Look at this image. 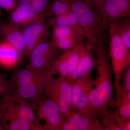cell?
I'll return each mask as SVG.
<instances>
[{
	"mask_svg": "<svg viewBox=\"0 0 130 130\" xmlns=\"http://www.w3.org/2000/svg\"><path fill=\"white\" fill-rule=\"evenodd\" d=\"M96 56V77L89 97L90 111L99 117L109 107L115 106L113 70L109 53L104 44L93 48Z\"/></svg>",
	"mask_w": 130,
	"mask_h": 130,
	"instance_id": "obj_1",
	"label": "cell"
},
{
	"mask_svg": "<svg viewBox=\"0 0 130 130\" xmlns=\"http://www.w3.org/2000/svg\"><path fill=\"white\" fill-rule=\"evenodd\" d=\"M68 1L92 50L96 46L104 44L106 30L101 19L93 9L83 3L76 0Z\"/></svg>",
	"mask_w": 130,
	"mask_h": 130,
	"instance_id": "obj_2",
	"label": "cell"
},
{
	"mask_svg": "<svg viewBox=\"0 0 130 130\" xmlns=\"http://www.w3.org/2000/svg\"><path fill=\"white\" fill-rule=\"evenodd\" d=\"M110 33L109 57L113 70L114 86L115 90L121 85L123 71L130 66V49L123 42L113 23L109 24Z\"/></svg>",
	"mask_w": 130,
	"mask_h": 130,
	"instance_id": "obj_3",
	"label": "cell"
},
{
	"mask_svg": "<svg viewBox=\"0 0 130 130\" xmlns=\"http://www.w3.org/2000/svg\"><path fill=\"white\" fill-rule=\"evenodd\" d=\"M44 94L58 105L64 118L76 111L73 101L72 83L66 78L52 77L45 87Z\"/></svg>",
	"mask_w": 130,
	"mask_h": 130,
	"instance_id": "obj_4",
	"label": "cell"
},
{
	"mask_svg": "<svg viewBox=\"0 0 130 130\" xmlns=\"http://www.w3.org/2000/svg\"><path fill=\"white\" fill-rule=\"evenodd\" d=\"M54 75L48 68L38 69L23 84L16 87L9 95L13 100L30 101L37 105L49 80Z\"/></svg>",
	"mask_w": 130,
	"mask_h": 130,
	"instance_id": "obj_5",
	"label": "cell"
},
{
	"mask_svg": "<svg viewBox=\"0 0 130 130\" xmlns=\"http://www.w3.org/2000/svg\"><path fill=\"white\" fill-rule=\"evenodd\" d=\"M37 121L45 120L43 130H61L64 118L61 116L58 105L45 95H42L37 103Z\"/></svg>",
	"mask_w": 130,
	"mask_h": 130,
	"instance_id": "obj_6",
	"label": "cell"
},
{
	"mask_svg": "<svg viewBox=\"0 0 130 130\" xmlns=\"http://www.w3.org/2000/svg\"><path fill=\"white\" fill-rule=\"evenodd\" d=\"M72 83L73 101L75 110L81 113L90 111L89 97L95 84L92 72Z\"/></svg>",
	"mask_w": 130,
	"mask_h": 130,
	"instance_id": "obj_7",
	"label": "cell"
},
{
	"mask_svg": "<svg viewBox=\"0 0 130 130\" xmlns=\"http://www.w3.org/2000/svg\"><path fill=\"white\" fill-rule=\"evenodd\" d=\"M60 50L53 40L42 43L31 51L26 68L34 70L48 67L59 55Z\"/></svg>",
	"mask_w": 130,
	"mask_h": 130,
	"instance_id": "obj_8",
	"label": "cell"
},
{
	"mask_svg": "<svg viewBox=\"0 0 130 130\" xmlns=\"http://www.w3.org/2000/svg\"><path fill=\"white\" fill-rule=\"evenodd\" d=\"M105 29L109 24L130 16V0H106L96 12Z\"/></svg>",
	"mask_w": 130,
	"mask_h": 130,
	"instance_id": "obj_9",
	"label": "cell"
},
{
	"mask_svg": "<svg viewBox=\"0 0 130 130\" xmlns=\"http://www.w3.org/2000/svg\"><path fill=\"white\" fill-rule=\"evenodd\" d=\"M100 117L91 111L74 112L64 119L61 130H103Z\"/></svg>",
	"mask_w": 130,
	"mask_h": 130,
	"instance_id": "obj_10",
	"label": "cell"
},
{
	"mask_svg": "<svg viewBox=\"0 0 130 130\" xmlns=\"http://www.w3.org/2000/svg\"><path fill=\"white\" fill-rule=\"evenodd\" d=\"M26 43L25 58H29L32 50L50 36V27L46 23L31 24L22 28Z\"/></svg>",
	"mask_w": 130,
	"mask_h": 130,
	"instance_id": "obj_11",
	"label": "cell"
},
{
	"mask_svg": "<svg viewBox=\"0 0 130 130\" xmlns=\"http://www.w3.org/2000/svg\"><path fill=\"white\" fill-rule=\"evenodd\" d=\"M0 38L11 44L25 58L26 43L22 29L10 21L0 22Z\"/></svg>",
	"mask_w": 130,
	"mask_h": 130,
	"instance_id": "obj_12",
	"label": "cell"
},
{
	"mask_svg": "<svg viewBox=\"0 0 130 130\" xmlns=\"http://www.w3.org/2000/svg\"><path fill=\"white\" fill-rule=\"evenodd\" d=\"M92 50L88 44H81L79 52V58L78 63L74 72L67 79L71 83L91 72L95 66L96 58L93 56Z\"/></svg>",
	"mask_w": 130,
	"mask_h": 130,
	"instance_id": "obj_13",
	"label": "cell"
},
{
	"mask_svg": "<svg viewBox=\"0 0 130 130\" xmlns=\"http://www.w3.org/2000/svg\"><path fill=\"white\" fill-rule=\"evenodd\" d=\"M77 66L76 61L70 50L59 55L48 68L54 75L56 74L68 78L74 72Z\"/></svg>",
	"mask_w": 130,
	"mask_h": 130,
	"instance_id": "obj_14",
	"label": "cell"
},
{
	"mask_svg": "<svg viewBox=\"0 0 130 130\" xmlns=\"http://www.w3.org/2000/svg\"><path fill=\"white\" fill-rule=\"evenodd\" d=\"M23 59V55L15 47L5 40H0V66L12 69Z\"/></svg>",
	"mask_w": 130,
	"mask_h": 130,
	"instance_id": "obj_15",
	"label": "cell"
},
{
	"mask_svg": "<svg viewBox=\"0 0 130 130\" xmlns=\"http://www.w3.org/2000/svg\"><path fill=\"white\" fill-rule=\"evenodd\" d=\"M10 21L19 28H24L31 24L44 23L46 17L31 11L23 10L16 8L11 13Z\"/></svg>",
	"mask_w": 130,
	"mask_h": 130,
	"instance_id": "obj_16",
	"label": "cell"
},
{
	"mask_svg": "<svg viewBox=\"0 0 130 130\" xmlns=\"http://www.w3.org/2000/svg\"><path fill=\"white\" fill-rule=\"evenodd\" d=\"M52 0H17L16 8L48 16Z\"/></svg>",
	"mask_w": 130,
	"mask_h": 130,
	"instance_id": "obj_17",
	"label": "cell"
},
{
	"mask_svg": "<svg viewBox=\"0 0 130 130\" xmlns=\"http://www.w3.org/2000/svg\"><path fill=\"white\" fill-rule=\"evenodd\" d=\"M50 17L46 23L50 27L53 28L58 26H71L76 29L83 36L86 38L85 32L79 25L76 17L72 11L60 16Z\"/></svg>",
	"mask_w": 130,
	"mask_h": 130,
	"instance_id": "obj_18",
	"label": "cell"
},
{
	"mask_svg": "<svg viewBox=\"0 0 130 130\" xmlns=\"http://www.w3.org/2000/svg\"><path fill=\"white\" fill-rule=\"evenodd\" d=\"M118 111L107 109L100 116L103 130H121L118 124Z\"/></svg>",
	"mask_w": 130,
	"mask_h": 130,
	"instance_id": "obj_19",
	"label": "cell"
},
{
	"mask_svg": "<svg viewBox=\"0 0 130 130\" xmlns=\"http://www.w3.org/2000/svg\"><path fill=\"white\" fill-rule=\"evenodd\" d=\"M126 46L130 49V17L120 19L113 23Z\"/></svg>",
	"mask_w": 130,
	"mask_h": 130,
	"instance_id": "obj_20",
	"label": "cell"
},
{
	"mask_svg": "<svg viewBox=\"0 0 130 130\" xmlns=\"http://www.w3.org/2000/svg\"><path fill=\"white\" fill-rule=\"evenodd\" d=\"M72 11L71 4L68 0H52L48 16H59Z\"/></svg>",
	"mask_w": 130,
	"mask_h": 130,
	"instance_id": "obj_21",
	"label": "cell"
},
{
	"mask_svg": "<svg viewBox=\"0 0 130 130\" xmlns=\"http://www.w3.org/2000/svg\"><path fill=\"white\" fill-rule=\"evenodd\" d=\"M53 40L83 36L76 29L71 26H58L53 27Z\"/></svg>",
	"mask_w": 130,
	"mask_h": 130,
	"instance_id": "obj_22",
	"label": "cell"
},
{
	"mask_svg": "<svg viewBox=\"0 0 130 130\" xmlns=\"http://www.w3.org/2000/svg\"><path fill=\"white\" fill-rule=\"evenodd\" d=\"M85 38L83 36H80L52 40L58 48L66 51L72 49L78 44L83 43Z\"/></svg>",
	"mask_w": 130,
	"mask_h": 130,
	"instance_id": "obj_23",
	"label": "cell"
},
{
	"mask_svg": "<svg viewBox=\"0 0 130 130\" xmlns=\"http://www.w3.org/2000/svg\"><path fill=\"white\" fill-rule=\"evenodd\" d=\"M6 127L8 130H40L41 129L34 124L20 119H16L9 122Z\"/></svg>",
	"mask_w": 130,
	"mask_h": 130,
	"instance_id": "obj_24",
	"label": "cell"
},
{
	"mask_svg": "<svg viewBox=\"0 0 130 130\" xmlns=\"http://www.w3.org/2000/svg\"><path fill=\"white\" fill-rule=\"evenodd\" d=\"M120 86L124 90L130 91V66L123 71L121 75Z\"/></svg>",
	"mask_w": 130,
	"mask_h": 130,
	"instance_id": "obj_25",
	"label": "cell"
},
{
	"mask_svg": "<svg viewBox=\"0 0 130 130\" xmlns=\"http://www.w3.org/2000/svg\"><path fill=\"white\" fill-rule=\"evenodd\" d=\"M120 116L124 118L130 119V102L121 103L117 106Z\"/></svg>",
	"mask_w": 130,
	"mask_h": 130,
	"instance_id": "obj_26",
	"label": "cell"
},
{
	"mask_svg": "<svg viewBox=\"0 0 130 130\" xmlns=\"http://www.w3.org/2000/svg\"><path fill=\"white\" fill-rule=\"evenodd\" d=\"M84 3L93 9L95 12L106 0H76Z\"/></svg>",
	"mask_w": 130,
	"mask_h": 130,
	"instance_id": "obj_27",
	"label": "cell"
},
{
	"mask_svg": "<svg viewBox=\"0 0 130 130\" xmlns=\"http://www.w3.org/2000/svg\"><path fill=\"white\" fill-rule=\"evenodd\" d=\"M17 0H0V7L10 13L16 8Z\"/></svg>",
	"mask_w": 130,
	"mask_h": 130,
	"instance_id": "obj_28",
	"label": "cell"
},
{
	"mask_svg": "<svg viewBox=\"0 0 130 130\" xmlns=\"http://www.w3.org/2000/svg\"><path fill=\"white\" fill-rule=\"evenodd\" d=\"M118 124L121 130H130V119L124 118L119 116Z\"/></svg>",
	"mask_w": 130,
	"mask_h": 130,
	"instance_id": "obj_29",
	"label": "cell"
},
{
	"mask_svg": "<svg viewBox=\"0 0 130 130\" xmlns=\"http://www.w3.org/2000/svg\"><path fill=\"white\" fill-rule=\"evenodd\" d=\"M7 125L6 121L5 119L3 114L0 111V130H6V127Z\"/></svg>",
	"mask_w": 130,
	"mask_h": 130,
	"instance_id": "obj_30",
	"label": "cell"
},
{
	"mask_svg": "<svg viewBox=\"0 0 130 130\" xmlns=\"http://www.w3.org/2000/svg\"><path fill=\"white\" fill-rule=\"evenodd\" d=\"M2 8L0 7V17L1 16L2 13Z\"/></svg>",
	"mask_w": 130,
	"mask_h": 130,
	"instance_id": "obj_31",
	"label": "cell"
}]
</instances>
